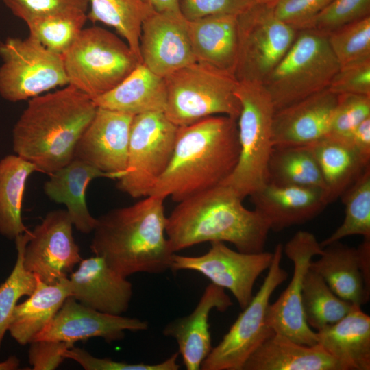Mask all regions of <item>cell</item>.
Instances as JSON below:
<instances>
[{
    "label": "cell",
    "instance_id": "cell-46",
    "mask_svg": "<svg viewBox=\"0 0 370 370\" xmlns=\"http://www.w3.org/2000/svg\"><path fill=\"white\" fill-rule=\"evenodd\" d=\"M29 362L34 370H54L65 359L64 352L73 344L58 341L39 340L29 343Z\"/></svg>",
    "mask_w": 370,
    "mask_h": 370
},
{
    "label": "cell",
    "instance_id": "cell-41",
    "mask_svg": "<svg viewBox=\"0 0 370 370\" xmlns=\"http://www.w3.org/2000/svg\"><path fill=\"white\" fill-rule=\"evenodd\" d=\"M179 353L172 354L165 360L155 364L129 363L114 360L110 358H97L86 350L72 347L64 353L65 358L71 359L86 370H178Z\"/></svg>",
    "mask_w": 370,
    "mask_h": 370
},
{
    "label": "cell",
    "instance_id": "cell-32",
    "mask_svg": "<svg viewBox=\"0 0 370 370\" xmlns=\"http://www.w3.org/2000/svg\"><path fill=\"white\" fill-rule=\"evenodd\" d=\"M90 10L87 18L93 23L112 27L126 41L141 63L140 38L144 21L154 12L144 0H88Z\"/></svg>",
    "mask_w": 370,
    "mask_h": 370
},
{
    "label": "cell",
    "instance_id": "cell-1",
    "mask_svg": "<svg viewBox=\"0 0 370 370\" xmlns=\"http://www.w3.org/2000/svg\"><path fill=\"white\" fill-rule=\"evenodd\" d=\"M97 109L91 98L70 85L34 97L13 127V151L49 175L74 159Z\"/></svg>",
    "mask_w": 370,
    "mask_h": 370
},
{
    "label": "cell",
    "instance_id": "cell-9",
    "mask_svg": "<svg viewBox=\"0 0 370 370\" xmlns=\"http://www.w3.org/2000/svg\"><path fill=\"white\" fill-rule=\"evenodd\" d=\"M282 254L283 245L279 243L259 291L221 342L212 348L200 369L243 370L251 354L274 334L267 322V312L273 293L288 278V273L281 267Z\"/></svg>",
    "mask_w": 370,
    "mask_h": 370
},
{
    "label": "cell",
    "instance_id": "cell-49",
    "mask_svg": "<svg viewBox=\"0 0 370 370\" xmlns=\"http://www.w3.org/2000/svg\"><path fill=\"white\" fill-rule=\"evenodd\" d=\"M150 4L156 12L181 13L180 0H144Z\"/></svg>",
    "mask_w": 370,
    "mask_h": 370
},
{
    "label": "cell",
    "instance_id": "cell-11",
    "mask_svg": "<svg viewBox=\"0 0 370 370\" xmlns=\"http://www.w3.org/2000/svg\"><path fill=\"white\" fill-rule=\"evenodd\" d=\"M0 95L6 101L30 99L68 85L62 56L32 36L8 38L0 43Z\"/></svg>",
    "mask_w": 370,
    "mask_h": 370
},
{
    "label": "cell",
    "instance_id": "cell-36",
    "mask_svg": "<svg viewBox=\"0 0 370 370\" xmlns=\"http://www.w3.org/2000/svg\"><path fill=\"white\" fill-rule=\"evenodd\" d=\"M341 197L345 205L344 220L330 236L320 243L322 248L350 236L370 238V165Z\"/></svg>",
    "mask_w": 370,
    "mask_h": 370
},
{
    "label": "cell",
    "instance_id": "cell-8",
    "mask_svg": "<svg viewBox=\"0 0 370 370\" xmlns=\"http://www.w3.org/2000/svg\"><path fill=\"white\" fill-rule=\"evenodd\" d=\"M339 69L327 36L303 29L263 84L277 111L328 88Z\"/></svg>",
    "mask_w": 370,
    "mask_h": 370
},
{
    "label": "cell",
    "instance_id": "cell-47",
    "mask_svg": "<svg viewBox=\"0 0 370 370\" xmlns=\"http://www.w3.org/2000/svg\"><path fill=\"white\" fill-rule=\"evenodd\" d=\"M347 141L366 162L370 163V117L352 131Z\"/></svg>",
    "mask_w": 370,
    "mask_h": 370
},
{
    "label": "cell",
    "instance_id": "cell-4",
    "mask_svg": "<svg viewBox=\"0 0 370 370\" xmlns=\"http://www.w3.org/2000/svg\"><path fill=\"white\" fill-rule=\"evenodd\" d=\"M164 198L149 195L97 218L90 246L119 274H160L171 269L174 254L166 236Z\"/></svg>",
    "mask_w": 370,
    "mask_h": 370
},
{
    "label": "cell",
    "instance_id": "cell-35",
    "mask_svg": "<svg viewBox=\"0 0 370 370\" xmlns=\"http://www.w3.org/2000/svg\"><path fill=\"white\" fill-rule=\"evenodd\" d=\"M86 10L73 8L36 18L26 24L29 36L49 50L63 55L84 29Z\"/></svg>",
    "mask_w": 370,
    "mask_h": 370
},
{
    "label": "cell",
    "instance_id": "cell-28",
    "mask_svg": "<svg viewBox=\"0 0 370 370\" xmlns=\"http://www.w3.org/2000/svg\"><path fill=\"white\" fill-rule=\"evenodd\" d=\"M34 275V292L15 306L8 328L10 336L21 345L31 343L49 324L72 293L69 278L49 284Z\"/></svg>",
    "mask_w": 370,
    "mask_h": 370
},
{
    "label": "cell",
    "instance_id": "cell-37",
    "mask_svg": "<svg viewBox=\"0 0 370 370\" xmlns=\"http://www.w3.org/2000/svg\"><path fill=\"white\" fill-rule=\"evenodd\" d=\"M31 236L32 231L28 230L14 239L17 253L15 264L0 284V349L17 302L22 297L31 295L36 287L35 275L23 265V252Z\"/></svg>",
    "mask_w": 370,
    "mask_h": 370
},
{
    "label": "cell",
    "instance_id": "cell-50",
    "mask_svg": "<svg viewBox=\"0 0 370 370\" xmlns=\"http://www.w3.org/2000/svg\"><path fill=\"white\" fill-rule=\"evenodd\" d=\"M20 360L14 355L0 362V370H16L19 368Z\"/></svg>",
    "mask_w": 370,
    "mask_h": 370
},
{
    "label": "cell",
    "instance_id": "cell-25",
    "mask_svg": "<svg viewBox=\"0 0 370 370\" xmlns=\"http://www.w3.org/2000/svg\"><path fill=\"white\" fill-rule=\"evenodd\" d=\"M316 336L343 370L370 369V317L361 306H354L339 321L317 331Z\"/></svg>",
    "mask_w": 370,
    "mask_h": 370
},
{
    "label": "cell",
    "instance_id": "cell-22",
    "mask_svg": "<svg viewBox=\"0 0 370 370\" xmlns=\"http://www.w3.org/2000/svg\"><path fill=\"white\" fill-rule=\"evenodd\" d=\"M249 197L254 210L276 232L312 219L328 205L321 189L270 182Z\"/></svg>",
    "mask_w": 370,
    "mask_h": 370
},
{
    "label": "cell",
    "instance_id": "cell-17",
    "mask_svg": "<svg viewBox=\"0 0 370 370\" xmlns=\"http://www.w3.org/2000/svg\"><path fill=\"white\" fill-rule=\"evenodd\" d=\"M141 63L162 77L196 62L182 13L155 11L143 23L140 38Z\"/></svg>",
    "mask_w": 370,
    "mask_h": 370
},
{
    "label": "cell",
    "instance_id": "cell-39",
    "mask_svg": "<svg viewBox=\"0 0 370 370\" xmlns=\"http://www.w3.org/2000/svg\"><path fill=\"white\" fill-rule=\"evenodd\" d=\"M369 117L370 96L352 93L337 95L328 135L347 140L352 131Z\"/></svg>",
    "mask_w": 370,
    "mask_h": 370
},
{
    "label": "cell",
    "instance_id": "cell-7",
    "mask_svg": "<svg viewBox=\"0 0 370 370\" xmlns=\"http://www.w3.org/2000/svg\"><path fill=\"white\" fill-rule=\"evenodd\" d=\"M62 56L68 85L92 99L114 88L140 63L126 42L99 26L84 28Z\"/></svg>",
    "mask_w": 370,
    "mask_h": 370
},
{
    "label": "cell",
    "instance_id": "cell-2",
    "mask_svg": "<svg viewBox=\"0 0 370 370\" xmlns=\"http://www.w3.org/2000/svg\"><path fill=\"white\" fill-rule=\"evenodd\" d=\"M240 155L237 120L208 116L178 127L169 164L149 195L180 202L226 180Z\"/></svg>",
    "mask_w": 370,
    "mask_h": 370
},
{
    "label": "cell",
    "instance_id": "cell-42",
    "mask_svg": "<svg viewBox=\"0 0 370 370\" xmlns=\"http://www.w3.org/2000/svg\"><path fill=\"white\" fill-rule=\"evenodd\" d=\"M332 0H279L275 15L296 31L311 29L314 18Z\"/></svg>",
    "mask_w": 370,
    "mask_h": 370
},
{
    "label": "cell",
    "instance_id": "cell-29",
    "mask_svg": "<svg viewBox=\"0 0 370 370\" xmlns=\"http://www.w3.org/2000/svg\"><path fill=\"white\" fill-rule=\"evenodd\" d=\"M319 256L317 260H311L309 268L338 297L358 306L369 301L370 288L360 270L357 248L336 241L323 247Z\"/></svg>",
    "mask_w": 370,
    "mask_h": 370
},
{
    "label": "cell",
    "instance_id": "cell-10",
    "mask_svg": "<svg viewBox=\"0 0 370 370\" xmlns=\"http://www.w3.org/2000/svg\"><path fill=\"white\" fill-rule=\"evenodd\" d=\"M177 128L163 112L134 116L126 171L117 180L119 190L132 198L150 195L171 159Z\"/></svg>",
    "mask_w": 370,
    "mask_h": 370
},
{
    "label": "cell",
    "instance_id": "cell-43",
    "mask_svg": "<svg viewBox=\"0 0 370 370\" xmlns=\"http://www.w3.org/2000/svg\"><path fill=\"white\" fill-rule=\"evenodd\" d=\"M256 3V0H180V8L183 16L192 21L212 15H239Z\"/></svg>",
    "mask_w": 370,
    "mask_h": 370
},
{
    "label": "cell",
    "instance_id": "cell-48",
    "mask_svg": "<svg viewBox=\"0 0 370 370\" xmlns=\"http://www.w3.org/2000/svg\"><path fill=\"white\" fill-rule=\"evenodd\" d=\"M358 246L359 264L367 286L370 288V238H363Z\"/></svg>",
    "mask_w": 370,
    "mask_h": 370
},
{
    "label": "cell",
    "instance_id": "cell-26",
    "mask_svg": "<svg viewBox=\"0 0 370 370\" xmlns=\"http://www.w3.org/2000/svg\"><path fill=\"white\" fill-rule=\"evenodd\" d=\"M243 370H343L318 343L306 345L274 333L246 360Z\"/></svg>",
    "mask_w": 370,
    "mask_h": 370
},
{
    "label": "cell",
    "instance_id": "cell-18",
    "mask_svg": "<svg viewBox=\"0 0 370 370\" xmlns=\"http://www.w3.org/2000/svg\"><path fill=\"white\" fill-rule=\"evenodd\" d=\"M134 116L97 108L79 139L74 158L111 175L122 177L127 169L130 133Z\"/></svg>",
    "mask_w": 370,
    "mask_h": 370
},
{
    "label": "cell",
    "instance_id": "cell-5",
    "mask_svg": "<svg viewBox=\"0 0 370 370\" xmlns=\"http://www.w3.org/2000/svg\"><path fill=\"white\" fill-rule=\"evenodd\" d=\"M235 94L241 107L237 120L240 155L235 169L221 184L231 187L244 199L268 182L275 110L262 82L238 81Z\"/></svg>",
    "mask_w": 370,
    "mask_h": 370
},
{
    "label": "cell",
    "instance_id": "cell-16",
    "mask_svg": "<svg viewBox=\"0 0 370 370\" xmlns=\"http://www.w3.org/2000/svg\"><path fill=\"white\" fill-rule=\"evenodd\" d=\"M147 321L134 317L101 312L69 297L49 323L33 341L50 340L70 343L99 337L106 343L122 341L125 332H140Z\"/></svg>",
    "mask_w": 370,
    "mask_h": 370
},
{
    "label": "cell",
    "instance_id": "cell-33",
    "mask_svg": "<svg viewBox=\"0 0 370 370\" xmlns=\"http://www.w3.org/2000/svg\"><path fill=\"white\" fill-rule=\"evenodd\" d=\"M268 182L321 189L324 183L309 145L273 147L268 164Z\"/></svg>",
    "mask_w": 370,
    "mask_h": 370
},
{
    "label": "cell",
    "instance_id": "cell-6",
    "mask_svg": "<svg viewBox=\"0 0 370 370\" xmlns=\"http://www.w3.org/2000/svg\"><path fill=\"white\" fill-rule=\"evenodd\" d=\"M164 114L180 127L220 114L238 120L241 103L236 76L210 64L195 62L164 77Z\"/></svg>",
    "mask_w": 370,
    "mask_h": 370
},
{
    "label": "cell",
    "instance_id": "cell-30",
    "mask_svg": "<svg viewBox=\"0 0 370 370\" xmlns=\"http://www.w3.org/2000/svg\"><path fill=\"white\" fill-rule=\"evenodd\" d=\"M309 146L321 171L328 204L341 197L370 165L347 140L331 135Z\"/></svg>",
    "mask_w": 370,
    "mask_h": 370
},
{
    "label": "cell",
    "instance_id": "cell-27",
    "mask_svg": "<svg viewBox=\"0 0 370 370\" xmlns=\"http://www.w3.org/2000/svg\"><path fill=\"white\" fill-rule=\"evenodd\" d=\"M92 101L97 108L132 116L164 112L166 104L165 79L140 63L116 86Z\"/></svg>",
    "mask_w": 370,
    "mask_h": 370
},
{
    "label": "cell",
    "instance_id": "cell-20",
    "mask_svg": "<svg viewBox=\"0 0 370 370\" xmlns=\"http://www.w3.org/2000/svg\"><path fill=\"white\" fill-rule=\"evenodd\" d=\"M71 297L101 312L122 315L129 308L132 284L99 256L82 259L69 276Z\"/></svg>",
    "mask_w": 370,
    "mask_h": 370
},
{
    "label": "cell",
    "instance_id": "cell-13",
    "mask_svg": "<svg viewBox=\"0 0 370 370\" xmlns=\"http://www.w3.org/2000/svg\"><path fill=\"white\" fill-rule=\"evenodd\" d=\"M204 254L172 256L171 270L197 271L211 283L229 290L243 310L253 297L254 284L260 274L271 265L273 253H243L234 251L223 242H212Z\"/></svg>",
    "mask_w": 370,
    "mask_h": 370
},
{
    "label": "cell",
    "instance_id": "cell-19",
    "mask_svg": "<svg viewBox=\"0 0 370 370\" xmlns=\"http://www.w3.org/2000/svg\"><path fill=\"white\" fill-rule=\"evenodd\" d=\"M336 100L326 88L275 111L273 147L310 145L327 136Z\"/></svg>",
    "mask_w": 370,
    "mask_h": 370
},
{
    "label": "cell",
    "instance_id": "cell-40",
    "mask_svg": "<svg viewBox=\"0 0 370 370\" xmlns=\"http://www.w3.org/2000/svg\"><path fill=\"white\" fill-rule=\"evenodd\" d=\"M370 16V0H332L314 18L311 29L325 35Z\"/></svg>",
    "mask_w": 370,
    "mask_h": 370
},
{
    "label": "cell",
    "instance_id": "cell-15",
    "mask_svg": "<svg viewBox=\"0 0 370 370\" xmlns=\"http://www.w3.org/2000/svg\"><path fill=\"white\" fill-rule=\"evenodd\" d=\"M73 223L66 210L49 212L31 230L23 252L26 270L53 284L69 278L83 259L73 235Z\"/></svg>",
    "mask_w": 370,
    "mask_h": 370
},
{
    "label": "cell",
    "instance_id": "cell-34",
    "mask_svg": "<svg viewBox=\"0 0 370 370\" xmlns=\"http://www.w3.org/2000/svg\"><path fill=\"white\" fill-rule=\"evenodd\" d=\"M354 304L338 297L324 280L310 268L302 287V306L305 319L317 331L335 324L354 307Z\"/></svg>",
    "mask_w": 370,
    "mask_h": 370
},
{
    "label": "cell",
    "instance_id": "cell-51",
    "mask_svg": "<svg viewBox=\"0 0 370 370\" xmlns=\"http://www.w3.org/2000/svg\"><path fill=\"white\" fill-rule=\"evenodd\" d=\"M279 0H256V3L274 7Z\"/></svg>",
    "mask_w": 370,
    "mask_h": 370
},
{
    "label": "cell",
    "instance_id": "cell-23",
    "mask_svg": "<svg viewBox=\"0 0 370 370\" xmlns=\"http://www.w3.org/2000/svg\"><path fill=\"white\" fill-rule=\"evenodd\" d=\"M113 177L86 162L73 159L68 164L49 174L45 182V195L58 204H64L75 229L89 234L94 231L97 218L90 214L86 199L89 183L96 178Z\"/></svg>",
    "mask_w": 370,
    "mask_h": 370
},
{
    "label": "cell",
    "instance_id": "cell-21",
    "mask_svg": "<svg viewBox=\"0 0 370 370\" xmlns=\"http://www.w3.org/2000/svg\"><path fill=\"white\" fill-rule=\"evenodd\" d=\"M232 304L225 289L211 283L190 314L164 326L163 335L176 341L178 353L187 370L200 369L212 348L208 322L210 312L213 309L224 312Z\"/></svg>",
    "mask_w": 370,
    "mask_h": 370
},
{
    "label": "cell",
    "instance_id": "cell-44",
    "mask_svg": "<svg viewBox=\"0 0 370 370\" xmlns=\"http://www.w3.org/2000/svg\"><path fill=\"white\" fill-rule=\"evenodd\" d=\"M12 13L26 23L36 18L69 9L87 10L88 0H2Z\"/></svg>",
    "mask_w": 370,
    "mask_h": 370
},
{
    "label": "cell",
    "instance_id": "cell-24",
    "mask_svg": "<svg viewBox=\"0 0 370 370\" xmlns=\"http://www.w3.org/2000/svg\"><path fill=\"white\" fill-rule=\"evenodd\" d=\"M238 16L219 14L187 20L196 62L234 75L238 52Z\"/></svg>",
    "mask_w": 370,
    "mask_h": 370
},
{
    "label": "cell",
    "instance_id": "cell-45",
    "mask_svg": "<svg viewBox=\"0 0 370 370\" xmlns=\"http://www.w3.org/2000/svg\"><path fill=\"white\" fill-rule=\"evenodd\" d=\"M328 89L332 92L370 96V60L340 67Z\"/></svg>",
    "mask_w": 370,
    "mask_h": 370
},
{
    "label": "cell",
    "instance_id": "cell-31",
    "mask_svg": "<svg viewBox=\"0 0 370 370\" xmlns=\"http://www.w3.org/2000/svg\"><path fill=\"white\" fill-rule=\"evenodd\" d=\"M35 171L33 164L15 153L0 160V234L8 239L29 230L22 219V202L27 179Z\"/></svg>",
    "mask_w": 370,
    "mask_h": 370
},
{
    "label": "cell",
    "instance_id": "cell-14",
    "mask_svg": "<svg viewBox=\"0 0 370 370\" xmlns=\"http://www.w3.org/2000/svg\"><path fill=\"white\" fill-rule=\"evenodd\" d=\"M323 251L315 236L307 231L297 232L283 246V252L293 262V274L278 299L270 304L267 322L274 333L302 345L317 344L316 332L308 325L302 306L304 278L310 262Z\"/></svg>",
    "mask_w": 370,
    "mask_h": 370
},
{
    "label": "cell",
    "instance_id": "cell-12",
    "mask_svg": "<svg viewBox=\"0 0 370 370\" xmlns=\"http://www.w3.org/2000/svg\"><path fill=\"white\" fill-rule=\"evenodd\" d=\"M238 81L264 83L292 45L297 32L274 14L273 7L256 3L238 16Z\"/></svg>",
    "mask_w": 370,
    "mask_h": 370
},
{
    "label": "cell",
    "instance_id": "cell-38",
    "mask_svg": "<svg viewBox=\"0 0 370 370\" xmlns=\"http://www.w3.org/2000/svg\"><path fill=\"white\" fill-rule=\"evenodd\" d=\"M326 36L340 67L370 60V16L342 26Z\"/></svg>",
    "mask_w": 370,
    "mask_h": 370
},
{
    "label": "cell",
    "instance_id": "cell-3",
    "mask_svg": "<svg viewBox=\"0 0 370 370\" xmlns=\"http://www.w3.org/2000/svg\"><path fill=\"white\" fill-rule=\"evenodd\" d=\"M243 200L231 187L220 184L178 202L166 221L171 251L205 242H228L241 252L264 251L270 227Z\"/></svg>",
    "mask_w": 370,
    "mask_h": 370
}]
</instances>
